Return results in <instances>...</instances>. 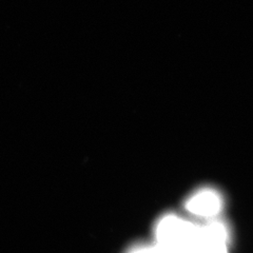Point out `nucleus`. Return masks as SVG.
<instances>
[{
    "instance_id": "obj_1",
    "label": "nucleus",
    "mask_w": 253,
    "mask_h": 253,
    "mask_svg": "<svg viewBox=\"0 0 253 253\" xmlns=\"http://www.w3.org/2000/svg\"><path fill=\"white\" fill-rule=\"evenodd\" d=\"M199 229L177 216H166L157 226L158 246L169 253H183L195 239Z\"/></svg>"
},
{
    "instance_id": "obj_2",
    "label": "nucleus",
    "mask_w": 253,
    "mask_h": 253,
    "mask_svg": "<svg viewBox=\"0 0 253 253\" xmlns=\"http://www.w3.org/2000/svg\"><path fill=\"white\" fill-rule=\"evenodd\" d=\"M227 232L219 223L200 227L195 239L183 253H228Z\"/></svg>"
},
{
    "instance_id": "obj_3",
    "label": "nucleus",
    "mask_w": 253,
    "mask_h": 253,
    "mask_svg": "<svg viewBox=\"0 0 253 253\" xmlns=\"http://www.w3.org/2000/svg\"><path fill=\"white\" fill-rule=\"evenodd\" d=\"M187 209L200 216H214L221 209V200L217 193L206 190L192 196L187 203Z\"/></svg>"
},
{
    "instance_id": "obj_4",
    "label": "nucleus",
    "mask_w": 253,
    "mask_h": 253,
    "mask_svg": "<svg viewBox=\"0 0 253 253\" xmlns=\"http://www.w3.org/2000/svg\"><path fill=\"white\" fill-rule=\"evenodd\" d=\"M134 253H169L166 251L165 249H163L161 246H156L153 248H145V249H141L138 250Z\"/></svg>"
}]
</instances>
